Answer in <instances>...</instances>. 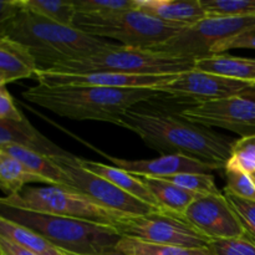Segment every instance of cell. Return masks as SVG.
I'll use <instances>...</instances> for the list:
<instances>
[{
	"instance_id": "cell-1",
	"label": "cell",
	"mask_w": 255,
	"mask_h": 255,
	"mask_svg": "<svg viewBox=\"0 0 255 255\" xmlns=\"http://www.w3.org/2000/svg\"><path fill=\"white\" fill-rule=\"evenodd\" d=\"M120 127L134 132L144 143L162 154H182L226 169L234 139L193 124L178 115L131 109Z\"/></svg>"
},
{
	"instance_id": "cell-2",
	"label": "cell",
	"mask_w": 255,
	"mask_h": 255,
	"mask_svg": "<svg viewBox=\"0 0 255 255\" xmlns=\"http://www.w3.org/2000/svg\"><path fill=\"white\" fill-rule=\"evenodd\" d=\"M153 89H106L94 86H36L22 92L30 104L75 121H102L116 126L125 112L141 102L163 96ZM166 96V95H164Z\"/></svg>"
},
{
	"instance_id": "cell-3",
	"label": "cell",
	"mask_w": 255,
	"mask_h": 255,
	"mask_svg": "<svg viewBox=\"0 0 255 255\" xmlns=\"http://www.w3.org/2000/svg\"><path fill=\"white\" fill-rule=\"evenodd\" d=\"M0 36L26 46L36 59L39 70L89 56L111 44L76 27L50 21L24 9L11 21L1 25Z\"/></svg>"
},
{
	"instance_id": "cell-4",
	"label": "cell",
	"mask_w": 255,
	"mask_h": 255,
	"mask_svg": "<svg viewBox=\"0 0 255 255\" xmlns=\"http://www.w3.org/2000/svg\"><path fill=\"white\" fill-rule=\"evenodd\" d=\"M1 217L37 232L70 255H120L116 247L122 236L112 226L2 206Z\"/></svg>"
},
{
	"instance_id": "cell-5",
	"label": "cell",
	"mask_w": 255,
	"mask_h": 255,
	"mask_svg": "<svg viewBox=\"0 0 255 255\" xmlns=\"http://www.w3.org/2000/svg\"><path fill=\"white\" fill-rule=\"evenodd\" d=\"M196 60L191 57L174 56L143 47L110 44L99 51L62 62L47 69V71L71 72H109L124 75H179L194 69Z\"/></svg>"
},
{
	"instance_id": "cell-6",
	"label": "cell",
	"mask_w": 255,
	"mask_h": 255,
	"mask_svg": "<svg viewBox=\"0 0 255 255\" xmlns=\"http://www.w3.org/2000/svg\"><path fill=\"white\" fill-rule=\"evenodd\" d=\"M72 26L91 36L117 40L125 46L151 47L172 39L183 27L156 19L138 9L111 14H77Z\"/></svg>"
},
{
	"instance_id": "cell-7",
	"label": "cell",
	"mask_w": 255,
	"mask_h": 255,
	"mask_svg": "<svg viewBox=\"0 0 255 255\" xmlns=\"http://www.w3.org/2000/svg\"><path fill=\"white\" fill-rule=\"evenodd\" d=\"M0 206L51 216L69 217L116 228L120 222L131 216L102 206L90 197L61 186L27 187L16 196L4 197Z\"/></svg>"
},
{
	"instance_id": "cell-8",
	"label": "cell",
	"mask_w": 255,
	"mask_h": 255,
	"mask_svg": "<svg viewBox=\"0 0 255 255\" xmlns=\"http://www.w3.org/2000/svg\"><path fill=\"white\" fill-rule=\"evenodd\" d=\"M116 229L122 237L162 246L208 248L211 243L183 217L166 211L146 216H131L120 222Z\"/></svg>"
},
{
	"instance_id": "cell-9",
	"label": "cell",
	"mask_w": 255,
	"mask_h": 255,
	"mask_svg": "<svg viewBox=\"0 0 255 255\" xmlns=\"http://www.w3.org/2000/svg\"><path fill=\"white\" fill-rule=\"evenodd\" d=\"M255 26L253 17H206L191 26L183 27L172 39L151 50L174 56L202 59L211 56V50L218 42Z\"/></svg>"
},
{
	"instance_id": "cell-10",
	"label": "cell",
	"mask_w": 255,
	"mask_h": 255,
	"mask_svg": "<svg viewBox=\"0 0 255 255\" xmlns=\"http://www.w3.org/2000/svg\"><path fill=\"white\" fill-rule=\"evenodd\" d=\"M178 116L207 128L228 129L241 138L255 136V87L227 99L192 105Z\"/></svg>"
},
{
	"instance_id": "cell-11",
	"label": "cell",
	"mask_w": 255,
	"mask_h": 255,
	"mask_svg": "<svg viewBox=\"0 0 255 255\" xmlns=\"http://www.w3.org/2000/svg\"><path fill=\"white\" fill-rule=\"evenodd\" d=\"M52 158L69 176L72 188L107 208L121 212L127 216H146L161 211L134 198L133 196L126 193L107 179L85 169L80 164L79 157H75L74 154L70 153L67 156L52 157Z\"/></svg>"
},
{
	"instance_id": "cell-12",
	"label": "cell",
	"mask_w": 255,
	"mask_h": 255,
	"mask_svg": "<svg viewBox=\"0 0 255 255\" xmlns=\"http://www.w3.org/2000/svg\"><path fill=\"white\" fill-rule=\"evenodd\" d=\"M182 217L211 242L247 236L243 224L224 193L199 197Z\"/></svg>"
},
{
	"instance_id": "cell-13",
	"label": "cell",
	"mask_w": 255,
	"mask_h": 255,
	"mask_svg": "<svg viewBox=\"0 0 255 255\" xmlns=\"http://www.w3.org/2000/svg\"><path fill=\"white\" fill-rule=\"evenodd\" d=\"M254 87L253 84L193 69L178 75L171 84L162 87L161 91L166 96L191 100L193 105H198L236 96Z\"/></svg>"
},
{
	"instance_id": "cell-14",
	"label": "cell",
	"mask_w": 255,
	"mask_h": 255,
	"mask_svg": "<svg viewBox=\"0 0 255 255\" xmlns=\"http://www.w3.org/2000/svg\"><path fill=\"white\" fill-rule=\"evenodd\" d=\"M181 75V74H179ZM178 75H124L109 72H55L39 70L35 75L44 86H94L106 89H153L161 90Z\"/></svg>"
},
{
	"instance_id": "cell-15",
	"label": "cell",
	"mask_w": 255,
	"mask_h": 255,
	"mask_svg": "<svg viewBox=\"0 0 255 255\" xmlns=\"http://www.w3.org/2000/svg\"><path fill=\"white\" fill-rule=\"evenodd\" d=\"M107 158L116 167L133 176L153 178H167L182 173H209L212 171L221 169L214 164L204 163L182 154H162L158 158L139 161H129L110 156H107Z\"/></svg>"
},
{
	"instance_id": "cell-16",
	"label": "cell",
	"mask_w": 255,
	"mask_h": 255,
	"mask_svg": "<svg viewBox=\"0 0 255 255\" xmlns=\"http://www.w3.org/2000/svg\"><path fill=\"white\" fill-rule=\"evenodd\" d=\"M137 9L164 22L186 27L207 17L201 0H137Z\"/></svg>"
},
{
	"instance_id": "cell-17",
	"label": "cell",
	"mask_w": 255,
	"mask_h": 255,
	"mask_svg": "<svg viewBox=\"0 0 255 255\" xmlns=\"http://www.w3.org/2000/svg\"><path fill=\"white\" fill-rule=\"evenodd\" d=\"M39 65L26 46L0 36V86L36 75Z\"/></svg>"
},
{
	"instance_id": "cell-18",
	"label": "cell",
	"mask_w": 255,
	"mask_h": 255,
	"mask_svg": "<svg viewBox=\"0 0 255 255\" xmlns=\"http://www.w3.org/2000/svg\"><path fill=\"white\" fill-rule=\"evenodd\" d=\"M17 144L24 148L39 152L47 157L67 156L64 151L49 138L40 133L27 119L22 122H11L0 120V146Z\"/></svg>"
},
{
	"instance_id": "cell-19",
	"label": "cell",
	"mask_w": 255,
	"mask_h": 255,
	"mask_svg": "<svg viewBox=\"0 0 255 255\" xmlns=\"http://www.w3.org/2000/svg\"><path fill=\"white\" fill-rule=\"evenodd\" d=\"M0 151L15 157L29 171L34 172L35 174L44 178L49 186H61L65 188H72L69 176L65 173L64 169L56 163V161L52 157H47L45 154L39 153V152L17 146V144L0 146Z\"/></svg>"
},
{
	"instance_id": "cell-20",
	"label": "cell",
	"mask_w": 255,
	"mask_h": 255,
	"mask_svg": "<svg viewBox=\"0 0 255 255\" xmlns=\"http://www.w3.org/2000/svg\"><path fill=\"white\" fill-rule=\"evenodd\" d=\"M80 164L85 169H87V171L107 179V181L111 182L112 184H115L119 188H121L126 193L133 196L134 198L139 199V201L144 202V203L149 204V206L154 207V208L163 211L159 207V204L157 203L156 198L151 193V191L139 179V177L133 176V174L128 173V172L124 171V169L119 168V167H112L109 166V164L101 163V162L80 158Z\"/></svg>"
},
{
	"instance_id": "cell-21",
	"label": "cell",
	"mask_w": 255,
	"mask_h": 255,
	"mask_svg": "<svg viewBox=\"0 0 255 255\" xmlns=\"http://www.w3.org/2000/svg\"><path fill=\"white\" fill-rule=\"evenodd\" d=\"M194 69L255 85V59L218 54L196 60Z\"/></svg>"
},
{
	"instance_id": "cell-22",
	"label": "cell",
	"mask_w": 255,
	"mask_h": 255,
	"mask_svg": "<svg viewBox=\"0 0 255 255\" xmlns=\"http://www.w3.org/2000/svg\"><path fill=\"white\" fill-rule=\"evenodd\" d=\"M138 177V176H137ZM144 186L151 191L157 203L163 211L183 216L189 206L202 197V194L184 189L164 178H153V177H139Z\"/></svg>"
},
{
	"instance_id": "cell-23",
	"label": "cell",
	"mask_w": 255,
	"mask_h": 255,
	"mask_svg": "<svg viewBox=\"0 0 255 255\" xmlns=\"http://www.w3.org/2000/svg\"><path fill=\"white\" fill-rule=\"evenodd\" d=\"M0 237H4L37 255H70L50 243L37 232L1 216H0Z\"/></svg>"
},
{
	"instance_id": "cell-24",
	"label": "cell",
	"mask_w": 255,
	"mask_h": 255,
	"mask_svg": "<svg viewBox=\"0 0 255 255\" xmlns=\"http://www.w3.org/2000/svg\"><path fill=\"white\" fill-rule=\"evenodd\" d=\"M29 183H46V181L29 171L15 157L0 151V187L5 197L16 196Z\"/></svg>"
},
{
	"instance_id": "cell-25",
	"label": "cell",
	"mask_w": 255,
	"mask_h": 255,
	"mask_svg": "<svg viewBox=\"0 0 255 255\" xmlns=\"http://www.w3.org/2000/svg\"><path fill=\"white\" fill-rule=\"evenodd\" d=\"M120 255H213L208 248H183L176 246L147 243L128 237H122L116 247Z\"/></svg>"
},
{
	"instance_id": "cell-26",
	"label": "cell",
	"mask_w": 255,
	"mask_h": 255,
	"mask_svg": "<svg viewBox=\"0 0 255 255\" xmlns=\"http://www.w3.org/2000/svg\"><path fill=\"white\" fill-rule=\"evenodd\" d=\"M20 4L24 10L66 26H72L76 16L71 0H20Z\"/></svg>"
},
{
	"instance_id": "cell-27",
	"label": "cell",
	"mask_w": 255,
	"mask_h": 255,
	"mask_svg": "<svg viewBox=\"0 0 255 255\" xmlns=\"http://www.w3.org/2000/svg\"><path fill=\"white\" fill-rule=\"evenodd\" d=\"M207 17H253L255 0H201Z\"/></svg>"
},
{
	"instance_id": "cell-28",
	"label": "cell",
	"mask_w": 255,
	"mask_h": 255,
	"mask_svg": "<svg viewBox=\"0 0 255 255\" xmlns=\"http://www.w3.org/2000/svg\"><path fill=\"white\" fill-rule=\"evenodd\" d=\"M226 169L255 173V136L236 139Z\"/></svg>"
},
{
	"instance_id": "cell-29",
	"label": "cell",
	"mask_w": 255,
	"mask_h": 255,
	"mask_svg": "<svg viewBox=\"0 0 255 255\" xmlns=\"http://www.w3.org/2000/svg\"><path fill=\"white\" fill-rule=\"evenodd\" d=\"M167 181L184 189L202 194V196H218L222 194L217 187L214 177L211 173H182L167 177Z\"/></svg>"
},
{
	"instance_id": "cell-30",
	"label": "cell",
	"mask_w": 255,
	"mask_h": 255,
	"mask_svg": "<svg viewBox=\"0 0 255 255\" xmlns=\"http://www.w3.org/2000/svg\"><path fill=\"white\" fill-rule=\"evenodd\" d=\"M77 14H111L137 9V0H71Z\"/></svg>"
},
{
	"instance_id": "cell-31",
	"label": "cell",
	"mask_w": 255,
	"mask_h": 255,
	"mask_svg": "<svg viewBox=\"0 0 255 255\" xmlns=\"http://www.w3.org/2000/svg\"><path fill=\"white\" fill-rule=\"evenodd\" d=\"M224 173H226L227 182L224 193L255 202V183L252 178V174L232 171V169H224Z\"/></svg>"
},
{
	"instance_id": "cell-32",
	"label": "cell",
	"mask_w": 255,
	"mask_h": 255,
	"mask_svg": "<svg viewBox=\"0 0 255 255\" xmlns=\"http://www.w3.org/2000/svg\"><path fill=\"white\" fill-rule=\"evenodd\" d=\"M208 249L213 255H255V239L247 234L241 238L212 241Z\"/></svg>"
},
{
	"instance_id": "cell-33",
	"label": "cell",
	"mask_w": 255,
	"mask_h": 255,
	"mask_svg": "<svg viewBox=\"0 0 255 255\" xmlns=\"http://www.w3.org/2000/svg\"><path fill=\"white\" fill-rule=\"evenodd\" d=\"M224 196L227 197L232 208L234 209L239 221L243 224L247 234L251 238L255 239V202L247 201V199H242L226 193Z\"/></svg>"
},
{
	"instance_id": "cell-34",
	"label": "cell",
	"mask_w": 255,
	"mask_h": 255,
	"mask_svg": "<svg viewBox=\"0 0 255 255\" xmlns=\"http://www.w3.org/2000/svg\"><path fill=\"white\" fill-rule=\"evenodd\" d=\"M234 49H253L255 50V26L242 31L241 34H237L229 39L223 40L214 45L211 50L212 55L223 54L228 50Z\"/></svg>"
},
{
	"instance_id": "cell-35",
	"label": "cell",
	"mask_w": 255,
	"mask_h": 255,
	"mask_svg": "<svg viewBox=\"0 0 255 255\" xmlns=\"http://www.w3.org/2000/svg\"><path fill=\"white\" fill-rule=\"evenodd\" d=\"M0 120L11 122H22L26 120L5 86H0Z\"/></svg>"
},
{
	"instance_id": "cell-36",
	"label": "cell",
	"mask_w": 255,
	"mask_h": 255,
	"mask_svg": "<svg viewBox=\"0 0 255 255\" xmlns=\"http://www.w3.org/2000/svg\"><path fill=\"white\" fill-rule=\"evenodd\" d=\"M22 11V6L20 4V0H2L0 1V22L1 25L7 24L12 19L17 16Z\"/></svg>"
},
{
	"instance_id": "cell-37",
	"label": "cell",
	"mask_w": 255,
	"mask_h": 255,
	"mask_svg": "<svg viewBox=\"0 0 255 255\" xmlns=\"http://www.w3.org/2000/svg\"><path fill=\"white\" fill-rule=\"evenodd\" d=\"M0 255H37L34 252L9 241V239L0 237Z\"/></svg>"
},
{
	"instance_id": "cell-38",
	"label": "cell",
	"mask_w": 255,
	"mask_h": 255,
	"mask_svg": "<svg viewBox=\"0 0 255 255\" xmlns=\"http://www.w3.org/2000/svg\"><path fill=\"white\" fill-rule=\"evenodd\" d=\"M252 178H253V181H254V183H255V173L252 174Z\"/></svg>"
}]
</instances>
